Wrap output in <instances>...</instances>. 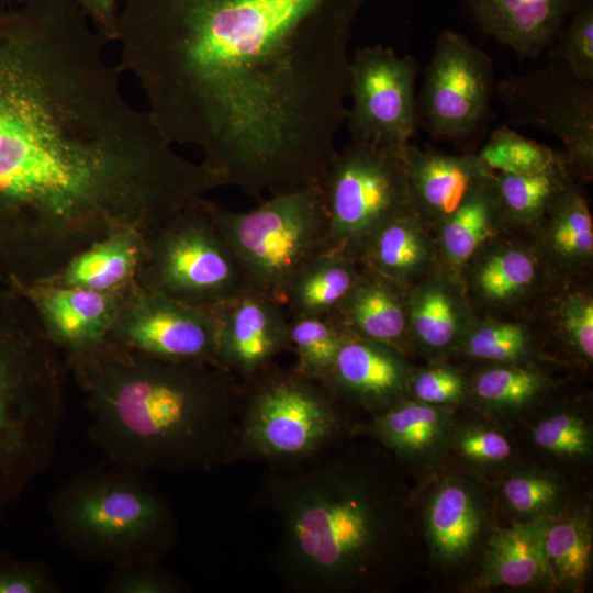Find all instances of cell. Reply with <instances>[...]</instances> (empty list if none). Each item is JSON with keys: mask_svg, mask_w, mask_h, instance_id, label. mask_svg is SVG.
<instances>
[{"mask_svg": "<svg viewBox=\"0 0 593 593\" xmlns=\"http://www.w3.org/2000/svg\"><path fill=\"white\" fill-rule=\"evenodd\" d=\"M363 0H123L153 118L248 197L316 184L346 120Z\"/></svg>", "mask_w": 593, "mask_h": 593, "instance_id": "obj_1", "label": "cell"}, {"mask_svg": "<svg viewBox=\"0 0 593 593\" xmlns=\"http://www.w3.org/2000/svg\"><path fill=\"white\" fill-rule=\"evenodd\" d=\"M401 492L382 452L348 440L306 461L266 466L253 502L276 525L271 571L292 593L389 589L407 536Z\"/></svg>", "mask_w": 593, "mask_h": 593, "instance_id": "obj_2", "label": "cell"}, {"mask_svg": "<svg viewBox=\"0 0 593 593\" xmlns=\"http://www.w3.org/2000/svg\"><path fill=\"white\" fill-rule=\"evenodd\" d=\"M107 461L143 472H211L242 460V381L213 363H178L110 339L64 357Z\"/></svg>", "mask_w": 593, "mask_h": 593, "instance_id": "obj_3", "label": "cell"}, {"mask_svg": "<svg viewBox=\"0 0 593 593\" xmlns=\"http://www.w3.org/2000/svg\"><path fill=\"white\" fill-rule=\"evenodd\" d=\"M68 374L29 300L0 278V519L54 459Z\"/></svg>", "mask_w": 593, "mask_h": 593, "instance_id": "obj_4", "label": "cell"}, {"mask_svg": "<svg viewBox=\"0 0 593 593\" xmlns=\"http://www.w3.org/2000/svg\"><path fill=\"white\" fill-rule=\"evenodd\" d=\"M48 515L68 552L112 568L161 560L179 537L170 500L146 472L110 461L60 484Z\"/></svg>", "mask_w": 593, "mask_h": 593, "instance_id": "obj_5", "label": "cell"}, {"mask_svg": "<svg viewBox=\"0 0 593 593\" xmlns=\"http://www.w3.org/2000/svg\"><path fill=\"white\" fill-rule=\"evenodd\" d=\"M354 422L320 381L276 361L242 381V460L266 466L306 461L354 438Z\"/></svg>", "mask_w": 593, "mask_h": 593, "instance_id": "obj_6", "label": "cell"}, {"mask_svg": "<svg viewBox=\"0 0 593 593\" xmlns=\"http://www.w3.org/2000/svg\"><path fill=\"white\" fill-rule=\"evenodd\" d=\"M214 217L246 284L283 304L298 271L328 250V227L317 184L271 194L235 212L214 205Z\"/></svg>", "mask_w": 593, "mask_h": 593, "instance_id": "obj_7", "label": "cell"}, {"mask_svg": "<svg viewBox=\"0 0 593 593\" xmlns=\"http://www.w3.org/2000/svg\"><path fill=\"white\" fill-rule=\"evenodd\" d=\"M202 199L146 234V254L136 282L191 305L213 309L246 289L245 278Z\"/></svg>", "mask_w": 593, "mask_h": 593, "instance_id": "obj_8", "label": "cell"}, {"mask_svg": "<svg viewBox=\"0 0 593 593\" xmlns=\"http://www.w3.org/2000/svg\"><path fill=\"white\" fill-rule=\"evenodd\" d=\"M328 227V250L357 261L373 234L412 210L402 155L349 143L317 182Z\"/></svg>", "mask_w": 593, "mask_h": 593, "instance_id": "obj_9", "label": "cell"}, {"mask_svg": "<svg viewBox=\"0 0 593 593\" xmlns=\"http://www.w3.org/2000/svg\"><path fill=\"white\" fill-rule=\"evenodd\" d=\"M416 59L382 45L357 49L349 59L346 122L350 142L402 155L418 123Z\"/></svg>", "mask_w": 593, "mask_h": 593, "instance_id": "obj_10", "label": "cell"}, {"mask_svg": "<svg viewBox=\"0 0 593 593\" xmlns=\"http://www.w3.org/2000/svg\"><path fill=\"white\" fill-rule=\"evenodd\" d=\"M508 120L555 136L580 181L593 178V83L559 64L511 74L495 83Z\"/></svg>", "mask_w": 593, "mask_h": 593, "instance_id": "obj_11", "label": "cell"}, {"mask_svg": "<svg viewBox=\"0 0 593 593\" xmlns=\"http://www.w3.org/2000/svg\"><path fill=\"white\" fill-rule=\"evenodd\" d=\"M495 83L490 56L465 35L444 31L416 100L417 123L438 139L471 137L488 120Z\"/></svg>", "mask_w": 593, "mask_h": 593, "instance_id": "obj_12", "label": "cell"}, {"mask_svg": "<svg viewBox=\"0 0 593 593\" xmlns=\"http://www.w3.org/2000/svg\"><path fill=\"white\" fill-rule=\"evenodd\" d=\"M109 339L165 361L217 365L213 309L188 304L136 281L122 292Z\"/></svg>", "mask_w": 593, "mask_h": 593, "instance_id": "obj_13", "label": "cell"}, {"mask_svg": "<svg viewBox=\"0 0 593 593\" xmlns=\"http://www.w3.org/2000/svg\"><path fill=\"white\" fill-rule=\"evenodd\" d=\"M474 316H529L552 284L527 236L503 232L481 245L459 273Z\"/></svg>", "mask_w": 593, "mask_h": 593, "instance_id": "obj_14", "label": "cell"}, {"mask_svg": "<svg viewBox=\"0 0 593 593\" xmlns=\"http://www.w3.org/2000/svg\"><path fill=\"white\" fill-rule=\"evenodd\" d=\"M216 362L240 381L290 349V318L284 305L251 289L213 307Z\"/></svg>", "mask_w": 593, "mask_h": 593, "instance_id": "obj_15", "label": "cell"}, {"mask_svg": "<svg viewBox=\"0 0 593 593\" xmlns=\"http://www.w3.org/2000/svg\"><path fill=\"white\" fill-rule=\"evenodd\" d=\"M412 370L404 353L350 336L321 382L346 406L355 405L369 417L409 396Z\"/></svg>", "mask_w": 593, "mask_h": 593, "instance_id": "obj_16", "label": "cell"}, {"mask_svg": "<svg viewBox=\"0 0 593 593\" xmlns=\"http://www.w3.org/2000/svg\"><path fill=\"white\" fill-rule=\"evenodd\" d=\"M13 282L29 300L46 336L64 357L109 339L125 289L101 292L41 280Z\"/></svg>", "mask_w": 593, "mask_h": 593, "instance_id": "obj_17", "label": "cell"}, {"mask_svg": "<svg viewBox=\"0 0 593 593\" xmlns=\"http://www.w3.org/2000/svg\"><path fill=\"white\" fill-rule=\"evenodd\" d=\"M406 303L410 351L455 356L475 317L459 277L439 267L407 289Z\"/></svg>", "mask_w": 593, "mask_h": 593, "instance_id": "obj_18", "label": "cell"}, {"mask_svg": "<svg viewBox=\"0 0 593 593\" xmlns=\"http://www.w3.org/2000/svg\"><path fill=\"white\" fill-rule=\"evenodd\" d=\"M456 406H437L405 398L358 422L354 438L366 436L413 466L439 463L449 450Z\"/></svg>", "mask_w": 593, "mask_h": 593, "instance_id": "obj_19", "label": "cell"}, {"mask_svg": "<svg viewBox=\"0 0 593 593\" xmlns=\"http://www.w3.org/2000/svg\"><path fill=\"white\" fill-rule=\"evenodd\" d=\"M402 159L411 208L432 231L493 174L477 154L450 155L409 144Z\"/></svg>", "mask_w": 593, "mask_h": 593, "instance_id": "obj_20", "label": "cell"}, {"mask_svg": "<svg viewBox=\"0 0 593 593\" xmlns=\"http://www.w3.org/2000/svg\"><path fill=\"white\" fill-rule=\"evenodd\" d=\"M528 238L552 281H591L593 219L580 181L558 199Z\"/></svg>", "mask_w": 593, "mask_h": 593, "instance_id": "obj_21", "label": "cell"}, {"mask_svg": "<svg viewBox=\"0 0 593 593\" xmlns=\"http://www.w3.org/2000/svg\"><path fill=\"white\" fill-rule=\"evenodd\" d=\"M580 1L466 0V5L483 34L528 59L552 45Z\"/></svg>", "mask_w": 593, "mask_h": 593, "instance_id": "obj_22", "label": "cell"}, {"mask_svg": "<svg viewBox=\"0 0 593 593\" xmlns=\"http://www.w3.org/2000/svg\"><path fill=\"white\" fill-rule=\"evenodd\" d=\"M486 526V506L473 484L448 477L434 486L424 507V530L430 552L440 564L456 566L468 559Z\"/></svg>", "mask_w": 593, "mask_h": 593, "instance_id": "obj_23", "label": "cell"}, {"mask_svg": "<svg viewBox=\"0 0 593 593\" xmlns=\"http://www.w3.org/2000/svg\"><path fill=\"white\" fill-rule=\"evenodd\" d=\"M406 291L361 266L357 282L331 315L349 335L409 355Z\"/></svg>", "mask_w": 593, "mask_h": 593, "instance_id": "obj_24", "label": "cell"}, {"mask_svg": "<svg viewBox=\"0 0 593 593\" xmlns=\"http://www.w3.org/2000/svg\"><path fill=\"white\" fill-rule=\"evenodd\" d=\"M358 262L404 289L441 267L434 233L413 210L380 227Z\"/></svg>", "mask_w": 593, "mask_h": 593, "instance_id": "obj_25", "label": "cell"}, {"mask_svg": "<svg viewBox=\"0 0 593 593\" xmlns=\"http://www.w3.org/2000/svg\"><path fill=\"white\" fill-rule=\"evenodd\" d=\"M146 254V233L121 228L75 255L58 272L41 281L101 292L123 290L136 281Z\"/></svg>", "mask_w": 593, "mask_h": 593, "instance_id": "obj_26", "label": "cell"}, {"mask_svg": "<svg viewBox=\"0 0 593 593\" xmlns=\"http://www.w3.org/2000/svg\"><path fill=\"white\" fill-rule=\"evenodd\" d=\"M580 181L566 157L528 175L493 172V184L504 232L529 236L558 199Z\"/></svg>", "mask_w": 593, "mask_h": 593, "instance_id": "obj_27", "label": "cell"}, {"mask_svg": "<svg viewBox=\"0 0 593 593\" xmlns=\"http://www.w3.org/2000/svg\"><path fill=\"white\" fill-rule=\"evenodd\" d=\"M503 232L492 174L433 230L440 266L459 277L475 250Z\"/></svg>", "mask_w": 593, "mask_h": 593, "instance_id": "obj_28", "label": "cell"}, {"mask_svg": "<svg viewBox=\"0 0 593 593\" xmlns=\"http://www.w3.org/2000/svg\"><path fill=\"white\" fill-rule=\"evenodd\" d=\"M555 385L539 360L483 363L468 376L466 402L491 414H512L540 401Z\"/></svg>", "mask_w": 593, "mask_h": 593, "instance_id": "obj_29", "label": "cell"}, {"mask_svg": "<svg viewBox=\"0 0 593 593\" xmlns=\"http://www.w3.org/2000/svg\"><path fill=\"white\" fill-rule=\"evenodd\" d=\"M548 580L542 519L519 522L488 538L479 582L485 588H522Z\"/></svg>", "mask_w": 593, "mask_h": 593, "instance_id": "obj_30", "label": "cell"}, {"mask_svg": "<svg viewBox=\"0 0 593 593\" xmlns=\"http://www.w3.org/2000/svg\"><path fill=\"white\" fill-rule=\"evenodd\" d=\"M532 315L542 337L549 335L577 361H593V292L592 280L584 282L553 281Z\"/></svg>", "mask_w": 593, "mask_h": 593, "instance_id": "obj_31", "label": "cell"}, {"mask_svg": "<svg viewBox=\"0 0 593 593\" xmlns=\"http://www.w3.org/2000/svg\"><path fill=\"white\" fill-rule=\"evenodd\" d=\"M361 273V265L345 255L326 250L304 265L291 280L283 305L290 317L326 316L334 313Z\"/></svg>", "mask_w": 593, "mask_h": 593, "instance_id": "obj_32", "label": "cell"}, {"mask_svg": "<svg viewBox=\"0 0 593 593\" xmlns=\"http://www.w3.org/2000/svg\"><path fill=\"white\" fill-rule=\"evenodd\" d=\"M593 533L588 513L558 512L542 518V549L548 580L562 589L579 590L592 563Z\"/></svg>", "mask_w": 593, "mask_h": 593, "instance_id": "obj_33", "label": "cell"}, {"mask_svg": "<svg viewBox=\"0 0 593 593\" xmlns=\"http://www.w3.org/2000/svg\"><path fill=\"white\" fill-rule=\"evenodd\" d=\"M542 342L540 327L533 315L475 316L455 356L483 363L538 360Z\"/></svg>", "mask_w": 593, "mask_h": 593, "instance_id": "obj_34", "label": "cell"}, {"mask_svg": "<svg viewBox=\"0 0 593 593\" xmlns=\"http://www.w3.org/2000/svg\"><path fill=\"white\" fill-rule=\"evenodd\" d=\"M350 336L332 315L290 317L289 350L296 357L292 368L321 382Z\"/></svg>", "mask_w": 593, "mask_h": 593, "instance_id": "obj_35", "label": "cell"}, {"mask_svg": "<svg viewBox=\"0 0 593 593\" xmlns=\"http://www.w3.org/2000/svg\"><path fill=\"white\" fill-rule=\"evenodd\" d=\"M477 155L491 171L511 175L536 174L564 157L562 152L506 126L495 130Z\"/></svg>", "mask_w": 593, "mask_h": 593, "instance_id": "obj_36", "label": "cell"}, {"mask_svg": "<svg viewBox=\"0 0 593 593\" xmlns=\"http://www.w3.org/2000/svg\"><path fill=\"white\" fill-rule=\"evenodd\" d=\"M501 494L513 513L529 522L560 512L564 489L562 481L555 473L523 469L505 477Z\"/></svg>", "mask_w": 593, "mask_h": 593, "instance_id": "obj_37", "label": "cell"}, {"mask_svg": "<svg viewBox=\"0 0 593 593\" xmlns=\"http://www.w3.org/2000/svg\"><path fill=\"white\" fill-rule=\"evenodd\" d=\"M532 438L538 448L560 459L582 461L592 456V428L575 409L555 410L542 416L533 427Z\"/></svg>", "mask_w": 593, "mask_h": 593, "instance_id": "obj_38", "label": "cell"}, {"mask_svg": "<svg viewBox=\"0 0 593 593\" xmlns=\"http://www.w3.org/2000/svg\"><path fill=\"white\" fill-rule=\"evenodd\" d=\"M557 54L575 79L593 83V2L581 0L559 32Z\"/></svg>", "mask_w": 593, "mask_h": 593, "instance_id": "obj_39", "label": "cell"}, {"mask_svg": "<svg viewBox=\"0 0 593 593\" xmlns=\"http://www.w3.org/2000/svg\"><path fill=\"white\" fill-rule=\"evenodd\" d=\"M468 376L444 360H432L429 365L412 370L409 381V398L437 406H456L465 403Z\"/></svg>", "mask_w": 593, "mask_h": 593, "instance_id": "obj_40", "label": "cell"}, {"mask_svg": "<svg viewBox=\"0 0 593 593\" xmlns=\"http://www.w3.org/2000/svg\"><path fill=\"white\" fill-rule=\"evenodd\" d=\"M449 449L466 462L481 468L502 465L512 456V446L501 432L477 423L456 424Z\"/></svg>", "mask_w": 593, "mask_h": 593, "instance_id": "obj_41", "label": "cell"}, {"mask_svg": "<svg viewBox=\"0 0 593 593\" xmlns=\"http://www.w3.org/2000/svg\"><path fill=\"white\" fill-rule=\"evenodd\" d=\"M188 586L161 560L142 561L113 568L104 586L107 593H184Z\"/></svg>", "mask_w": 593, "mask_h": 593, "instance_id": "obj_42", "label": "cell"}, {"mask_svg": "<svg viewBox=\"0 0 593 593\" xmlns=\"http://www.w3.org/2000/svg\"><path fill=\"white\" fill-rule=\"evenodd\" d=\"M51 569L41 561L0 552V593H59Z\"/></svg>", "mask_w": 593, "mask_h": 593, "instance_id": "obj_43", "label": "cell"}, {"mask_svg": "<svg viewBox=\"0 0 593 593\" xmlns=\"http://www.w3.org/2000/svg\"><path fill=\"white\" fill-rule=\"evenodd\" d=\"M100 32L118 35V0H76Z\"/></svg>", "mask_w": 593, "mask_h": 593, "instance_id": "obj_44", "label": "cell"}, {"mask_svg": "<svg viewBox=\"0 0 593 593\" xmlns=\"http://www.w3.org/2000/svg\"><path fill=\"white\" fill-rule=\"evenodd\" d=\"M24 1H26V0H0V2H2V3L5 2V3H18V4H20V3L24 2Z\"/></svg>", "mask_w": 593, "mask_h": 593, "instance_id": "obj_45", "label": "cell"}]
</instances>
